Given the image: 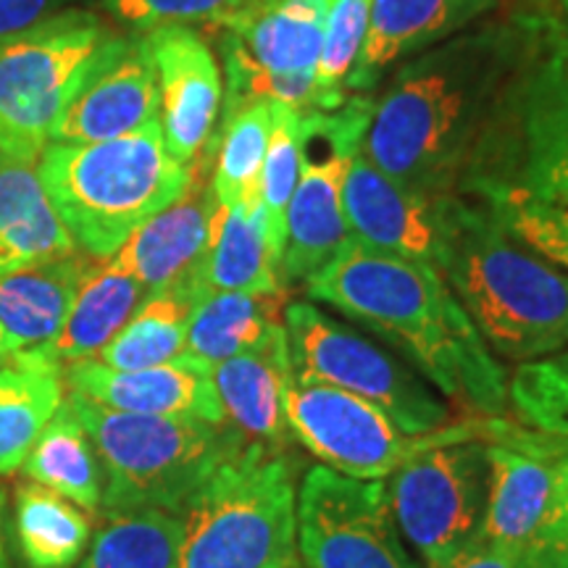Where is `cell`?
<instances>
[{"instance_id": "6da1fadb", "label": "cell", "mask_w": 568, "mask_h": 568, "mask_svg": "<svg viewBox=\"0 0 568 568\" xmlns=\"http://www.w3.org/2000/svg\"><path fill=\"white\" fill-rule=\"evenodd\" d=\"M537 21L481 24L406 63L376 101L361 153L416 193H456L468 155L535 40Z\"/></svg>"}, {"instance_id": "7a4b0ae2", "label": "cell", "mask_w": 568, "mask_h": 568, "mask_svg": "<svg viewBox=\"0 0 568 568\" xmlns=\"http://www.w3.org/2000/svg\"><path fill=\"white\" fill-rule=\"evenodd\" d=\"M453 195L568 272V38L556 21H537Z\"/></svg>"}, {"instance_id": "3957f363", "label": "cell", "mask_w": 568, "mask_h": 568, "mask_svg": "<svg viewBox=\"0 0 568 568\" xmlns=\"http://www.w3.org/2000/svg\"><path fill=\"white\" fill-rule=\"evenodd\" d=\"M305 293L395 343L432 387L466 410L503 416L508 376L432 264L347 237Z\"/></svg>"}, {"instance_id": "277c9868", "label": "cell", "mask_w": 568, "mask_h": 568, "mask_svg": "<svg viewBox=\"0 0 568 568\" xmlns=\"http://www.w3.org/2000/svg\"><path fill=\"white\" fill-rule=\"evenodd\" d=\"M435 268L479 337L506 358L537 361L568 345V274L477 203L437 197Z\"/></svg>"}, {"instance_id": "5b68a950", "label": "cell", "mask_w": 568, "mask_h": 568, "mask_svg": "<svg viewBox=\"0 0 568 568\" xmlns=\"http://www.w3.org/2000/svg\"><path fill=\"white\" fill-rule=\"evenodd\" d=\"M38 174L74 243L111 258L142 222L187 193L195 172L169 153L161 122L95 145H48Z\"/></svg>"}, {"instance_id": "8992f818", "label": "cell", "mask_w": 568, "mask_h": 568, "mask_svg": "<svg viewBox=\"0 0 568 568\" xmlns=\"http://www.w3.org/2000/svg\"><path fill=\"white\" fill-rule=\"evenodd\" d=\"M67 403L88 429L101 460L103 516L142 508L180 516L203 481L245 445L243 435L226 422L124 414L80 393H71Z\"/></svg>"}, {"instance_id": "52a82bcc", "label": "cell", "mask_w": 568, "mask_h": 568, "mask_svg": "<svg viewBox=\"0 0 568 568\" xmlns=\"http://www.w3.org/2000/svg\"><path fill=\"white\" fill-rule=\"evenodd\" d=\"M180 518V568H295L297 489L287 453L245 443Z\"/></svg>"}, {"instance_id": "ba28073f", "label": "cell", "mask_w": 568, "mask_h": 568, "mask_svg": "<svg viewBox=\"0 0 568 568\" xmlns=\"http://www.w3.org/2000/svg\"><path fill=\"white\" fill-rule=\"evenodd\" d=\"M113 34L92 13L67 11L0 42V155L38 163L71 98Z\"/></svg>"}, {"instance_id": "9c48e42d", "label": "cell", "mask_w": 568, "mask_h": 568, "mask_svg": "<svg viewBox=\"0 0 568 568\" xmlns=\"http://www.w3.org/2000/svg\"><path fill=\"white\" fill-rule=\"evenodd\" d=\"M290 364L297 385H326L374 403L408 435H432L450 426V410L424 376L355 335L311 303L284 308Z\"/></svg>"}, {"instance_id": "30bf717a", "label": "cell", "mask_w": 568, "mask_h": 568, "mask_svg": "<svg viewBox=\"0 0 568 568\" xmlns=\"http://www.w3.org/2000/svg\"><path fill=\"white\" fill-rule=\"evenodd\" d=\"M374 105L368 98H347L339 109L303 111L297 132L301 176L284 219L282 282H308L351 237L343 187L372 124Z\"/></svg>"}, {"instance_id": "8fae6325", "label": "cell", "mask_w": 568, "mask_h": 568, "mask_svg": "<svg viewBox=\"0 0 568 568\" xmlns=\"http://www.w3.org/2000/svg\"><path fill=\"white\" fill-rule=\"evenodd\" d=\"M397 529L424 568H443L477 542L489 495L487 445L447 443L410 458L389 479Z\"/></svg>"}, {"instance_id": "7c38bea8", "label": "cell", "mask_w": 568, "mask_h": 568, "mask_svg": "<svg viewBox=\"0 0 568 568\" xmlns=\"http://www.w3.org/2000/svg\"><path fill=\"white\" fill-rule=\"evenodd\" d=\"M284 416L293 437L326 468L353 479L393 477L410 458L447 443L477 439V422L453 424L432 435H408L385 410L345 389L297 385L284 397Z\"/></svg>"}, {"instance_id": "4fadbf2b", "label": "cell", "mask_w": 568, "mask_h": 568, "mask_svg": "<svg viewBox=\"0 0 568 568\" xmlns=\"http://www.w3.org/2000/svg\"><path fill=\"white\" fill-rule=\"evenodd\" d=\"M297 550L305 568H424L397 529L385 481L326 466L297 489Z\"/></svg>"}, {"instance_id": "5bb4252c", "label": "cell", "mask_w": 568, "mask_h": 568, "mask_svg": "<svg viewBox=\"0 0 568 568\" xmlns=\"http://www.w3.org/2000/svg\"><path fill=\"white\" fill-rule=\"evenodd\" d=\"M159 84V122L169 153L190 166L209 148L222 111L224 82L216 55L201 34L182 24L145 34Z\"/></svg>"}, {"instance_id": "9a60e30c", "label": "cell", "mask_w": 568, "mask_h": 568, "mask_svg": "<svg viewBox=\"0 0 568 568\" xmlns=\"http://www.w3.org/2000/svg\"><path fill=\"white\" fill-rule=\"evenodd\" d=\"M159 119V84L145 38H113L55 122L51 145H95Z\"/></svg>"}, {"instance_id": "2e32d148", "label": "cell", "mask_w": 568, "mask_h": 568, "mask_svg": "<svg viewBox=\"0 0 568 568\" xmlns=\"http://www.w3.org/2000/svg\"><path fill=\"white\" fill-rule=\"evenodd\" d=\"M71 393L98 406L145 416H184L224 424V408L213 385V366L182 353L169 364L116 372L101 361H77L63 374Z\"/></svg>"}, {"instance_id": "e0dca14e", "label": "cell", "mask_w": 568, "mask_h": 568, "mask_svg": "<svg viewBox=\"0 0 568 568\" xmlns=\"http://www.w3.org/2000/svg\"><path fill=\"white\" fill-rule=\"evenodd\" d=\"M332 0H247L224 21L226 80L316 69Z\"/></svg>"}, {"instance_id": "ac0fdd59", "label": "cell", "mask_w": 568, "mask_h": 568, "mask_svg": "<svg viewBox=\"0 0 568 568\" xmlns=\"http://www.w3.org/2000/svg\"><path fill=\"white\" fill-rule=\"evenodd\" d=\"M351 237L374 251L435 266L437 197L422 195L355 153L343 187Z\"/></svg>"}, {"instance_id": "d6986e66", "label": "cell", "mask_w": 568, "mask_h": 568, "mask_svg": "<svg viewBox=\"0 0 568 568\" xmlns=\"http://www.w3.org/2000/svg\"><path fill=\"white\" fill-rule=\"evenodd\" d=\"M216 205L211 182H195L193 176V184L180 201L142 222L113 253L119 266L140 284L145 297L195 280L209 247Z\"/></svg>"}, {"instance_id": "ffe728a7", "label": "cell", "mask_w": 568, "mask_h": 568, "mask_svg": "<svg viewBox=\"0 0 568 568\" xmlns=\"http://www.w3.org/2000/svg\"><path fill=\"white\" fill-rule=\"evenodd\" d=\"M293 382L284 329L266 345L213 366V385L226 424L237 429L245 443H261L272 450H287L293 437L284 416V397Z\"/></svg>"}, {"instance_id": "44dd1931", "label": "cell", "mask_w": 568, "mask_h": 568, "mask_svg": "<svg viewBox=\"0 0 568 568\" xmlns=\"http://www.w3.org/2000/svg\"><path fill=\"white\" fill-rule=\"evenodd\" d=\"M495 6L497 0H372L364 51L347 90L372 88L389 63L464 32Z\"/></svg>"}, {"instance_id": "7402d4cb", "label": "cell", "mask_w": 568, "mask_h": 568, "mask_svg": "<svg viewBox=\"0 0 568 568\" xmlns=\"http://www.w3.org/2000/svg\"><path fill=\"white\" fill-rule=\"evenodd\" d=\"M282 253L258 197L216 205L211 237L197 268L205 293H276L282 287Z\"/></svg>"}, {"instance_id": "603a6c76", "label": "cell", "mask_w": 568, "mask_h": 568, "mask_svg": "<svg viewBox=\"0 0 568 568\" xmlns=\"http://www.w3.org/2000/svg\"><path fill=\"white\" fill-rule=\"evenodd\" d=\"M489 495L479 539L514 550L535 548L556 489V466L503 445H487Z\"/></svg>"}, {"instance_id": "cb8c5ba5", "label": "cell", "mask_w": 568, "mask_h": 568, "mask_svg": "<svg viewBox=\"0 0 568 568\" xmlns=\"http://www.w3.org/2000/svg\"><path fill=\"white\" fill-rule=\"evenodd\" d=\"M77 253L42 187L38 163L0 155V276Z\"/></svg>"}, {"instance_id": "d4e9b609", "label": "cell", "mask_w": 568, "mask_h": 568, "mask_svg": "<svg viewBox=\"0 0 568 568\" xmlns=\"http://www.w3.org/2000/svg\"><path fill=\"white\" fill-rule=\"evenodd\" d=\"M88 266L84 255L71 253L0 276V329L13 355L53 343Z\"/></svg>"}, {"instance_id": "484cf974", "label": "cell", "mask_w": 568, "mask_h": 568, "mask_svg": "<svg viewBox=\"0 0 568 568\" xmlns=\"http://www.w3.org/2000/svg\"><path fill=\"white\" fill-rule=\"evenodd\" d=\"M142 301V287L113 255L95 258V264L90 261L61 332L53 343L38 347V353L61 366L92 361L122 332Z\"/></svg>"}, {"instance_id": "4316f807", "label": "cell", "mask_w": 568, "mask_h": 568, "mask_svg": "<svg viewBox=\"0 0 568 568\" xmlns=\"http://www.w3.org/2000/svg\"><path fill=\"white\" fill-rule=\"evenodd\" d=\"M63 403V366L38 351L0 364V477L19 471Z\"/></svg>"}, {"instance_id": "83f0119b", "label": "cell", "mask_w": 568, "mask_h": 568, "mask_svg": "<svg viewBox=\"0 0 568 568\" xmlns=\"http://www.w3.org/2000/svg\"><path fill=\"white\" fill-rule=\"evenodd\" d=\"M287 293H205L187 324L184 353L216 366L266 345L284 329Z\"/></svg>"}, {"instance_id": "f1b7e54d", "label": "cell", "mask_w": 568, "mask_h": 568, "mask_svg": "<svg viewBox=\"0 0 568 568\" xmlns=\"http://www.w3.org/2000/svg\"><path fill=\"white\" fill-rule=\"evenodd\" d=\"M203 295L205 290L197 276L163 293L148 295L122 332L95 358L116 372L151 368L180 358L187 343L190 314Z\"/></svg>"}, {"instance_id": "f546056e", "label": "cell", "mask_w": 568, "mask_h": 568, "mask_svg": "<svg viewBox=\"0 0 568 568\" xmlns=\"http://www.w3.org/2000/svg\"><path fill=\"white\" fill-rule=\"evenodd\" d=\"M27 477L84 510H101L103 471L92 439L67 400L24 460Z\"/></svg>"}, {"instance_id": "4dcf8cb0", "label": "cell", "mask_w": 568, "mask_h": 568, "mask_svg": "<svg viewBox=\"0 0 568 568\" xmlns=\"http://www.w3.org/2000/svg\"><path fill=\"white\" fill-rule=\"evenodd\" d=\"M13 537L27 568H71L88 548L90 521L67 497L34 481L17 489Z\"/></svg>"}, {"instance_id": "1f68e13d", "label": "cell", "mask_w": 568, "mask_h": 568, "mask_svg": "<svg viewBox=\"0 0 568 568\" xmlns=\"http://www.w3.org/2000/svg\"><path fill=\"white\" fill-rule=\"evenodd\" d=\"M182 518L142 508L109 516L80 568H180Z\"/></svg>"}, {"instance_id": "d6a6232c", "label": "cell", "mask_w": 568, "mask_h": 568, "mask_svg": "<svg viewBox=\"0 0 568 568\" xmlns=\"http://www.w3.org/2000/svg\"><path fill=\"white\" fill-rule=\"evenodd\" d=\"M274 105L253 101L224 113V130L219 140L216 169L211 187L222 205H237L258 197V180L264 169L268 138H272Z\"/></svg>"}, {"instance_id": "836d02e7", "label": "cell", "mask_w": 568, "mask_h": 568, "mask_svg": "<svg viewBox=\"0 0 568 568\" xmlns=\"http://www.w3.org/2000/svg\"><path fill=\"white\" fill-rule=\"evenodd\" d=\"M368 13L372 0H332L314 69L316 111L339 109L347 101V80L368 34Z\"/></svg>"}, {"instance_id": "e575fe53", "label": "cell", "mask_w": 568, "mask_h": 568, "mask_svg": "<svg viewBox=\"0 0 568 568\" xmlns=\"http://www.w3.org/2000/svg\"><path fill=\"white\" fill-rule=\"evenodd\" d=\"M518 424L568 453V372L556 361H527L508 382Z\"/></svg>"}, {"instance_id": "d590c367", "label": "cell", "mask_w": 568, "mask_h": 568, "mask_svg": "<svg viewBox=\"0 0 568 568\" xmlns=\"http://www.w3.org/2000/svg\"><path fill=\"white\" fill-rule=\"evenodd\" d=\"M303 111L290 109V105H274L272 138H268L264 169L258 180V201L264 205L268 230L280 253H284V219H287V205L293 201L297 176H301V145H297V132H301Z\"/></svg>"}, {"instance_id": "8d00e7d4", "label": "cell", "mask_w": 568, "mask_h": 568, "mask_svg": "<svg viewBox=\"0 0 568 568\" xmlns=\"http://www.w3.org/2000/svg\"><path fill=\"white\" fill-rule=\"evenodd\" d=\"M247 0H105L109 11L138 30L169 24H219L230 21Z\"/></svg>"}, {"instance_id": "74e56055", "label": "cell", "mask_w": 568, "mask_h": 568, "mask_svg": "<svg viewBox=\"0 0 568 568\" xmlns=\"http://www.w3.org/2000/svg\"><path fill=\"white\" fill-rule=\"evenodd\" d=\"M535 548L548 550L568 566V456L556 460V489L552 506Z\"/></svg>"}, {"instance_id": "f35d334b", "label": "cell", "mask_w": 568, "mask_h": 568, "mask_svg": "<svg viewBox=\"0 0 568 568\" xmlns=\"http://www.w3.org/2000/svg\"><path fill=\"white\" fill-rule=\"evenodd\" d=\"M524 558H527V550L503 548L487 539H477L443 568H524Z\"/></svg>"}, {"instance_id": "ab89813d", "label": "cell", "mask_w": 568, "mask_h": 568, "mask_svg": "<svg viewBox=\"0 0 568 568\" xmlns=\"http://www.w3.org/2000/svg\"><path fill=\"white\" fill-rule=\"evenodd\" d=\"M53 0H0V42L21 34L45 19Z\"/></svg>"}, {"instance_id": "60d3db41", "label": "cell", "mask_w": 568, "mask_h": 568, "mask_svg": "<svg viewBox=\"0 0 568 568\" xmlns=\"http://www.w3.org/2000/svg\"><path fill=\"white\" fill-rule=\"evenodd\" d=\"M0 503H3V497H0ZM0 568H13L9 560V552H6V545H3V506H0Z\"/></svg>"}, {"instance_id": "b9f144b4", "label": "cell", "mask_w": 568, "mask_h": 568, "mask_svg": "<svg viewBox=\"0 0 568 568\" xmlns=\"http://www.w3.org/2000/svg\"><path fill=\"white\" fill-rule=\"evenodd\" d=\"M11 347H9V339H6V335H3V329H0V364H6V361L11 358Z\"/></svg>"}, {"instance_id": "7bdbcfd3", "label": "cell", "mask_w": 568, "mask_h": 568, "mask_svg": "<svg viewBox=\"0 0 568 568\" xmlns=\"http://www.w3.org/2000/svg\"><path fill=\"white\" fill-rule=\"evenodd\" d=\"M556 364H558V366H564L566 372H568V351H564V353L558 355V358H556Z\"/></svg>"}, {"instance_id": "ee69618b", "label": "cell", "mask_w": 568, "mask_h": 568, "mask_svg": "<svg viewBox=\"0 0 568 568\" xmlns=\"http://www.w3.org/2000/svg\"><path fill=\"white\" fill-rule=\"evenodd\" d=\"M560 6H564V17H566V24H564V32L568 38V0H560Z\"/></svg>"}]
</instances>
